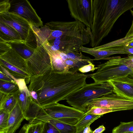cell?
<instances>
[{
  "label": "cell",
  "instance_id": "1",
  "mask_svg": "<svg viewBox=\"0 0 133 133\" xmlns=\"http://www.w3.org/2000/svg\"><path fill=\"white\" fill-rule=\"evenodd\" d=\"M88 75L77 72L57 73L51 71L43 75L32 76L28 87L36 92V102L42 107L66 100L86 84Z\"/></svg>",
  "mask_w": 133,
  "mask_h": 133
},
{
  "label": "cell",
  "instance_id": "2",
  "mask_svg": "<svg viewBox=\"0 0 133 133\" xmlns=\"http://www.w3.org/2000/svg\"><path fill=\"white\" fill-rule=\"evenodd\" d=\"M93 20L91 29L92 48L99 46L119 18L133 8V0H92Z\"/></svg>",
  "mask_w": 133,
  "mask_h": 133
},
{
  "label": "cell",
  "instance_id": "3",
  "mask_svg": "<svg viewBox=\"0 0 133 133\" xmlns=\"http://www.w3.org/2000/svg\"><path fill=\"white\" fill-rule=\"evenodd\" d=\"M113 92V89L108 82L86 84L67 98L66 102L72 107L86 113L85 105L94 99Z\"/></svg>",
  "mask_w": 133,
  "mask_h": 133
},
{
  "label": "cell",
  "instance_id": "4",
  "mask_svg": "<svg viewBox=\"0 0 133 133\" xmlns=\"http://www.w3.org/2000/svg\"><path fill=\"white\" fill-rule=\"evenodd\" d=\"M45 25L51 30L47 39L48 41L62 36L80 38L86 44L90 42L91 39V28L78 20L68 22L52 21L46 23Z\"/></svg>",
  "mask_w": 133,
  "mask_h": 133
},
{
  "label": "cell",
  "instance_id": "5",
  "mask_svg": "<svg viewBox=\"0 0 133 133\" xmlns=\"http://www.w3.org/2000/svg\"><path fill=\"white\" fill-rule=\"evenodd\" d=\"M85 114L84 112L74 108L58 102L42 107L35 119L43 118L56 119L75 125Z\"/></svg>",
  "mask_w": 133,
  "mask_h": 133
},
{
  "label": "cell",
  "instance_id": "6",
  "mask_svg": "<svg viewBox=\"0 0 133 133\" xmlns=\"http://www.w3.org/2000/svg\"><path fill=\"white\" fill-rule=\"evenodd\" d=\"M0 65L17 79H24L30 83L32 76L26 60L12 48L0 55Z\"/></svg>",
  "mask_w": 133,
  "mask_h": 133
},
{
  "label": "cell",
  "instance_id": "7",
  "mask_svg": "<svg viewBox=\"0 0 133 133\" xmlns=\"http://www.w3.org/2000/svg\"><path fill=\"white\" fill-rule=\"evenodd\" d=\"M96 72L88 75L95 82H105L116 77L127 76L133 78V69L125 65L110 62L107 61L97 65Z\"/></svg>",
  "mask_w": 133,
  "mask_h": 133
},
{
  "label": "cell",
  "instance_id": "8",
  "mask_svg": "<svg viewBox=\"0 0 133 133\" xmlns=\"http://www.w3.org/2000/svg\"><path fill=\"white\" fill-rule=\"evenodd\" d=\"M26 60L32 76L42 75L52 70L49 56L42 45H37Z\"/></svg>",
  "mask_w": 133,
  "mask_h": 133
},
{
  "label": "cell",
  "instance_id": "9",
  "mask_svg": "<svg viewBox=\"0 0 133 133\" xmlns=\"http://www.w3.org/2000/svg\"><path fill=\"white\" fill-rule=\"evenodd\" d=\"M113 93L93 99L85 105V109L87 112L93 107L111 108L118 109L119 111L133 109V101L127 99Z\"/></svg>",
  "mask_w": 133,
  "mask_h": 133
},
{
  "label": "cell",
  "instance_id": "10",
  "mask_svg": "<svg viewBox=\"0 0 133 133\" xmlns=\"http://www.w3.org/2000/svg\"><path fill=\"white\" fill-rule=\"evenodd\" d=\"M71 16L91 28L94 13L92 0H67Z\"/></svg>",
  "mask_w": 133,
  "mask_h": 133
},
{
  "label": "cell",
  "instance_id": "11",
  "mask_svg": "<svg viewBox=\"0 0 133 133\" xmlns=\"http://www.w3.org/2000/svg\"><path fill=\"white\" fill-rule=\"evenodd\" d=\"M0 22L14 28L26 43L31 41L34 34L32 25L19 16L9 12L0 14Z\"/></svg>",
  "mask_w": 133,
  "mask_h": 133
},
{
  "label": "cell",
  "instance_id": "12",
  "mask_svg": "<svg viewBox=\"0 0 133 133\" xmlns=\"http://www.w3.org/2000/svg\"><path fill=\"white\" fill-rule=\"evenodd\" d=\"M11 7L9 12L22 17L32 26H42L43 22L29 2L27 0L10 1Z\"/></svg>",
  "mask_w": 133,
  "mask_h": 133
},
{
  "label": "cell",
  "instance_id": "13",
  "mask_svg": "<svg viewBox=\"0 0 133 133\" xmlns=\"http://www.w3.org/2000/svg\"><path fill=\"white\" fill-rule=\"evenodd\" d=\"M48 41L51 50L54 51L60 50L66 54L80 52L81 47L86 44L80 38L66 36H62Z\"/></svg>",
  "mask_w": 133,
  "mask_h": 133
},
{
  "label": "cell",
  "instance_id": "14",
  "mask_svg": "<svg viewBox=\"0 0 133 133\" xmlns=\"http://www.w3.org/2000/svg\"><path fill=\"white\" fill-rule=\"evenodd\" d=\"M118 96L133 101V78L127 76L116 77L107 81Z\"/></svg>",
  "mask_w": 133,
  "mask_h": 133
},
{
  "label": "cell",
  "instance_id": "15",
  "mask_svg": "<svg viewBox=\"0 0 133 133\" xmlns=\"http://www.w3.org/2000/svg\"><path fill=\"white\" fill-rule=\"evenodd\" d=\"M15 81L19 87L18 103L24 114L25 119L29 121V111L32 99L29 91L24 79H16Z\"/></svg>",
  "mask_w": 133,
  "mask_h": 133
},
{
  "label": "cell",
  "instance_id": "16",
  "mask_svg": "<svg viewBox=\"0 0 133 133\" xmlns=\"http://www.w3.org/2000/svg\"><path fill=\"white\" fill-rule=\"evenodd\" d=\"M25 119L24 114L18 103L10 113L6 133H14Z\"/></svg>",
  "mask_w": 133,
  "mask_h": 133
},
{
  "label": "cell",
  "instance_id": "17",
  "mask_svg": "<svg viewBox=\"0 0 133 133\" xmlns=\"http://www.w3.org/2000/svg\"><path fill=\"white\" fill-rule=\"evenodd\" d=\"M42 45L49 56L52 67L51 71L57 73L66 72L64 61L60 57L57 51H54L51 50L48 42L44 43Z\"/></svg>",
  "mask_w": 133,
  "mask_h": 133
},
{
  "label": "cell",
  "instance_id": "18",
  "mask_svg": "<svg viewBox=\"0 0 133 133\" xmlns=\"http://www.w3.org/2000/svg\"><path fill=\"white\" fill-rule=\"evenodd\" d=\"M81 51L90 54L94 57L93 61L104 60L109 57L111 55L116 54H125L131 55L130 53L124 51L115 50L111 48L103 49H98L93 48H89L83 46L80 48Z\"/></svg>",
  "mask_w": 133,
  "mask_h": 133
},
{
  "label": "cell",
  "instance_id": "19",
  "mask_svg": "<svg viewBox=\"0 0 133 133\" xmlns=\"http://www.w3.org/2000/svg\"><path fill=\"white\" fill-rule=\"evenodd\" d=\"M0 40L10 43L26 42L19 33L11 27L0 22Z\"/></svg>",
  "mask_w": 133,
  "mask_h": 133
},
{
  "label": "cell",
  "instance_id": "20",
  "mask_svg": "<svg viewBox=\"0 0 133 133\" xmlns=\"http://www.w3.org/2000/svg\"><path fill=\"white\" fill-rule=\"evenodd\" d=\"M18 91L14 94L8 95L0 92V109L10 112L18 103Z\"/></svg>",
  "mask_w": 133,
  "mask_h": 133
},
{
  "label": "cell",
  "instance_id": "21",
  "mask_svg": "<svg viewBox=\"0 0 133 133\" xmlns=\"http://www.w3.org/2000/svg\"><path fill=\"white\" fill-rule=\"evenodd\" d=\"M37 120L51 124L55 127L60 133H76L77 131L75 125L70 124L57 119L43 118Z\"/></svg>",
  "mask_w": 133,
  "mask_h": 133
},
{
  "label": "cell",
  "instance_id": "22",
  "mask_svg": "<svg viewBox=\"0 0 133 133\" xmlns=\"http://www.w3.org/2000/svg\"><path fill=\"white\" fill-rule=\"evenodd\" d=\"M12 48L26 60L34 52V48L30 43L26 42H17L9 43Z\"/></svg>",
  "mask_w": 133,
  "mask_h": 133
},
{
  "label": "cell",
  "instance_id": "23",
  "mask_svg": "<svg viewBox=\"0 0 133 133\" xmlns=\"http://www.w3.org/2000/svg\"><path fill=\"white\" fill-rule=\"evenodd\" d=\"M133 41V36L125 37L103 45L93 48L94 49H103L121 46H127L128 44Z\"/></svg>",
  "mask_w": 133,
  "mask_h": 133
},
{
  "label": "cell",
  "instance_id": "24",
  "mask_svg": "<svg viewBox=\"0 0 133 133\" xmlns=\"http://www.w3.org/2000/svg\"><path fill=\"white\" fill-rule=\"evenodd\" d=\"M102 116L86 113L85 115L75 125L77 129L76 132H78L83 130L88 125L91 124Z\"/></svg>",
  "mask_w": 133,
  "mask_h": 133
},
{
  "label": "cell",
  "instance_id": "25",
  "mask_svg": "<svg viewBox=\"0 0 133 133\" xmlns=\"http://www.w3.org/2000/svg\"><path fill=\"white\" fill-rule=\"evenodd\" d=\"M16 82H7L0 80V92L6 94H14L19 90Z\"/></svg>",
  "mask_w": 133,
  "mask_h": 133
},
{
  "label": "cell",
  "instance_id": "26",
  "mask_svg": "<svg viewBox=\"0 0 133 133\" xmlns=\"http://www.w3.org/2000/svg\"><path fill=\"white\" fill-rule=\"evenodd\" d=\"M129 55L128 57L124 58L120 56L109 57L104 60H108L109 62L112 63L123 64L133 69V55Z\"/></svg>",
  "mask_w": 133,
  "mask_h": 133
},
{
  "label": "cell",
  "instance_id": "27",
  "mask_svg": "<svg viewBox=\"0 0 133 133\" xmlns=\"http://www.w3.org/2000/svg\"><path fill=\"white\" fill-rule=\"evenodd\" d=\"M66 54L68 59L79 63L83 66L88 64L89 61H93L92 59L89 57L83 55L81 51L73 52Z\"/></svg>",
  "mask_w": 133,
  "mask_h": 133
},
{
  "label": "cell",
  "instance_id": "28",
  "mask_svg": "<svg viewBox=\"0 0 133 133\" xmlns=\"http://www.w3.org/2000/svg\"><path fill=\"white\" fill-rule=\"evenodd\" d=\"M25 133H41L43 128L44 122L35 119L29 122Z\"/></svg>",
  "mask_w": 133,
  "mask_h": 133
},
{
  "label": "cell",
  "instance_id": "29",
  "mask_svg": "<svg viewBox=\"0 0 133 133\" xmlns=\"http://www.w3.org/2000/svg\"><path fill=\"white\" fill-rule=\"evenodd\" d=\"M133 132V121L127 122H121L118 126L112 130V133H127Z\"/></svg>",
  "mask_w": 133,
  "mask_h": 133
},
{
  "label": "cell",
  "instance_id": "30",
  "mask_svg": "<svg viewBox=\"0 0 133 133\" xmlns=\"http://www.w3.org/2000/svg\"><path fill=\"white\" fill-rule=\"evenodd\" d=\"M10 113L0 109V133H6Z\"/></svg>",
  "mask_w": 133,
  "mask_h": 133
},
{
  "label": "cell",
  "instance_id": "31",
  "mask_svg": "<svg viewBox=\"0 0 133 133\" xmlns=\"http://www.w3.org/2000/svg\"><path fill=\"white\" fill-rule=\"evenodd\" d=\"M119 111L118 109L111 108L93 107L88 111L86 113L96 115H103L107 113Z\"/></svg>",
  "mask_w": 133,
  "mask_h": 133
},
{
  "label": "cell",
  "instance_id": "32",
  "mask_svg": "<svg viewBox=\"0 0 133 133\" xmlns=\"http://www.w3.org/2000/svg\"><path fill=\"white\" fill-rule=\"evenodd\" d=\"M41 133H60L52 125L49 123L44 122L43 128Z\"/></svg>",
  "mask_w": 133,
  "mask_h": 133
},
{
  "label": "cell",
  "instance_id": "33",
  "mask_svg": "<svg viewBox=\"0 0 133 133\" xmlns=\"http://www.w3.org/2000/svg\"><path fill=\"white\" fill-rule=\"evenodd\" d=\"M93 62L89 61V64L83 66L78 69V71L82 73L87 72L90 71L93 72L95 70L97 69V67H95V65L92 63Z\"/></svg>",
  "mask_w": 133,
  "mask_h": 133
},
{
  "label": "cell",
  "instance_id": "34",
  "mask_svg": "<svg viewBox=\"0 0 133 133\" xmlns=\"http://www.w3.org/2000/svg\"><path fill=\"white\" fill-rule=\"evenodd\" d=\"M11 7L10 0H4L0 2V14L9 12Z\"/></svg>",
  "mask_w": 133,
  "mask_h": 133
},
{
  "label": "cell",
  "instance_id": "35",
  "mask_svg": "<svg viewBox=\"0 0 133 133\" xmlns=\"http://www.w3.org/2000/svg\"><path fill=\"white\" fill-rule=\"evenodd\" d=\"M11 48L9 43L0 40V55L6 52Z\"/></svg>",
  "mask_w": 133,
  "mask_h": 133
},
{
  "label": "cell",
  "instance_id": "36",
  "mask_svg": "<svg viewBox=\"0 0 133 133\" xmlns=\"http://www.w3.org/2000/svg\"><path fill=\"white\" fill-rule=\"evenodd\" d=\"M0 80L7 82L16 81L9 76L7 75L0 71Z\"/></svg>",
  "mask_w": 133,
  "mask_h": 133
},
{
  "label": "cell",
  "instance_id": "37",
  "mask_svg": "<svg viewBox=\"0 0 133 133\" xmlns=\"http://www.w3.org/2000/svg\"><path fill=\"white\" fill-rule=\"evenodd\" d=\"M105 130V128L103 125L99 126L92 131V133H102Z\"/></svg>",
  "mask_w": 133,
  "mask_h": 133
},
{
  "label": "cell",
  "instance_id": "38",
  "mask_svg": "<svg viewBox=\"0 0 133 133\" xmlns=\"http://www.w3.org/2000/svg\"><path fill=\"white\" fill-rule=\"evenodd\" d=\"M132 36H133V21H132L131 27L125 37H127Z\"/></svg>",
  "mask_w": 133,
  "mask_h": 133
},
{
  "label": "cell",
  "instance_id": "39",
  "mask_svg": "<svg viewBox=\"0 0 133 133\" xmlns=\"http://www.w3.org/2000/svg\"><path fill=\"white\" fill-rule=\"evenodd\" d=\"M91 124L88 125L84 129L83 133H90L92 132L90 127V125Z\"/></svg>",
  "mask_w": 133,
  "mask_h": 133
},
{
  "label": "cell",
  "instance_id": "40",
  "mask_svg": "<svg viewBox=\"0 0 133 133\" xmlns=\"http://www.w3.org/2000/svg\"><path fill=\"white\" fill-rule=\"evenodd\" d=\"M28 125V123L25 124L22 127L19 133H25Z\"/></svg>",
  "mask_w": 133,
  "mask_h": 133
},
{
  "label": "cell",
  "instance_id": "41",
  "mask_svg": "<svg viewBox=\"0 0 133 133\" xmlns=\"http://www.w3.org/2000/svg\"><path fill=\"white\" fill-rule=\"evenodd\" d=\"M127 46L133 48V41L129 43Z\"/></svg>",
  "mask_w": 133,
  "mask_h": 133
},
{
  "label": "cell",
  "instance_id": "42",
  "mask_svg": "<svg viewBox=\"0 0 133 133\" xmlns=\"http://www.w3.org/2000/svg\"><path fill=\"white\" fill-rule=\"evenodd\" d=\"M84 130H82L81 131H80L79 132H76V133H83Z\"/></svg>",
  "mask_w": 133,
  "mask_h": 133
},
{
  "label": "cell",
  "instance_id": "43",
  "mask_svg": "<svg viewBox=\"0 0 133 133\" xmlns=\"http://www.w3.org/2000/svg\"><path fill=\"white\" fill-rule=\"evenodd\" d=\"M127 133H133V132H131Z\"/></svg>",
  "mask_w": 133,
  "mask_h": 133
},
{
  "label": "cell",
  "instance_id": "44",
  "mask_svg": "<svg viewBox=\"0 0 133 133\" xmlns=\"http://www.w3.org/2000/svg\"><path fill=\"white\" fill-rule=\"evenodd\" d=\"M92 133V132H91V133Z\"/></svg>",
  "mask_w": 133,
  "mask_h": 133
},
{
  "label": "cell",
  "instance_id": "45",
  "mask_svg": "<svg viewBox=\"0 0 133 133\" xmlns=\"http://www.w3.org/2000/svg\"></svg>",
  "mask_w": 133,
  "mask_h": 133
}]
</instances>
